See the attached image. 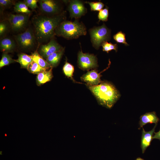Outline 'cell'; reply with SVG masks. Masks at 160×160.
Wrapping results in <instances>:
<instances>
[{
	"label": "cell",
	"instance_id": "cell-22",
	"mask_svg": "<svg viewBox=\"0 0 160 160\" xmlns=\"http://www.w3.org/2000/svg\"><path fill=\"white\" fill-rule=\"evenodd\" d=\"M27 69L29 72L37 74L44 71L47 70L42 68L33 61L29 65Z\"/></svg>",
	"mask_w": 160,
	"mask_h": 160
},
{
	"label": "cell",
	"instance_id": "cell-13",
	"mask_svg": "<svg viewBox=\"0 0 160 160\" xmlns=\"http://www.w3.org/2000/svg\"><path fill=\"white\" fill-rule=\"evenodd\" d=\"M17 47L15 39L9 37H5L0 39V49L3 53L13 51Z\"/></svg>",
	"mask_w": 160,
	"mask_h": 160
},
{
	"label": "cell",
	"instance_id": "cell-14",
	"mask_svg": "<svg viewBox=\"0 0 160 160\" xmlns=\"http://www.w3.org/2000/svg\"><path fill=\"white\" fill-rule=\"evenodd\" d=\"M159 119L156 115L155 112L146 113L141 115L140 118L139 127L138 129H140L144 126L147 124H157L159 121Z\"/></svg>",
	"mask_w": 160,
	"mask_h": 160
},
{
	"label": "cell",
	"instance_id": "cell-3",
	"mask_svg": "<svg viewBox=\"0 0 160 160\" xmlns=\"http://www.w3.org/2000/svg\"><path fill=\"white\" fill-rule=\"evenodd\" d=\"M87 33L85 25L76 20L74 21L66 20L61 22L55 30V35L67 39H76Z\"/></svg>",
	"mask_w": 160,
	"mask_h": 160
},
{
	"label": "cell",
	"instance_id": "cell-29",
	"mask_svg": "<svg viewBox=\"0 0 160 160\" xmlns=\"http://www.w3.org/2000/svg\"><path fill=\"white\" fill-rule=\"evenodd\" d=\"M38 1L39 0H24L23 1L28 7L33 10L39 8L37 4Z\"/></svg>",
	"mask_w": 160,
	"mask_h": 160
},
{
	"label": "cell",
	"instance_id": "cell-18",
	"mask_svg": "<svg viewBox=\"0 0 160 160\" xmlns=\"http://www.w3.org/2000/svg\"><path fill=\"white\" fill-rule=\"evenodd\" d=\"M31 55L33 60L42 68L46 70L52 68L51 65L40 55L37 50L32 52Z\"/></svg>",
	"mask_w": 160,
	"mask_h": 160
},
{
	"label": "cell",
	"instance_id": "cell-9",
	"mask_svg": "<svg viewBox=\"0 0 160 160\" xmlns=\"http://www.w3.org/2000/svg\"><path fill=\"white\" fill-rule=\"evenodd\" d=\"M63 48L56 40L52 38L47 44L39 45L37 50L40 55L46 60L50 55L61 50Z\"/></svg>",
	"mask_w": 160,
	"mask_h": 160
},
{
	"label": "cell",
	"instance_id": "cell-23",
	"mask_svg": "<svg viewBox=\"0 0 160 160\" xmlns=\"http://www.w3.org/2000/svg\"><path fill=\"white\" fill-rule=\"evenodd\" d=\"M16 62V60L13 59L7 53H3L0 61V68L9 65V64Z\"/></svg>",
	"mask_w": 160,
	"mask_h": 160
},
{
	"label": "cell",
	"instance_id": "cell-2",
	"mask_svg": "<svg viewBox=\"0 0 160 160\" xmlns=\"http://www.w3.org/2000/svg\"><path fill=\"white\" fill-rule=\"evenodd\" d=\"M87 86L96 98L99 104L108 109L111 108L121 96L115 86L111 83L103 81L97 85Z\"/></svg>",
	"mask_w": 160,
	"mask_h": 160
},
{
	"label": "cell",
	"instance_id": "cell-19",
	"mask_svg": "<svg viewBox=\"0 0 160 160\" xmlns=\"http://www.w3.org/2000/svg\"><path fill=\"white\" fill-rule=\"evenodd\" d=\"M14 10L17 13H25L30 15L31 13V11L28 9V7L23 1L16 2L14 5Z\"/></svg>",
	"mask_w": 160,
	"mask_h": 160
},
{
	"label": "cell",
	"instance_id": "cell-1",
	"mask_svg": "<svg viewBox=\"0 0 160 160\" xmlns=\"http://www.w3.org/2000/svg\"><path fill=\"white\" fill-rule=\"evenodd\" d=\"M66 12L53 16L40 14L34 15L31 18V22L34 33L39 44L49 41L55 35V31L57 27L65 20Z\"/></svg>",
	"mask_w": 160,
	"mask_h": 160
},
{
	"label": "cell",
	"instance_id": "cell-28",
	"mask_svg": "<svg viewBox=\"0 0 160 160\" xmlns=\"http://www.w3.org/2000/svg\"><path fill=\"white\" fill-rule=\"evenodd\" d=\"M14 1L11 0H0V9L1 11L5 9L11 7L15 3Z\"/></svg>",
	"mask_w": 160,
	"mask_h": 160
},
{
	"label": "cell",
	"instance_id": "cell-6",
	"mask_svg": "<svg viewBox=\"0 0 160 160\" xmlns=\"http://www.w3.org/2000/svg\"><path fill=\"white\" fill-rule=\"evenodd\" d=\"M111 33L110 30L104 24L90 30L91 41L93 47L96 49H99L103 42L110 40Z\"/></svg>",
	"mask_w": 160,
	"mask_h": 160
},
{
	"label": "cell",
	"instance_id": "cell-10",
	"mask_svg": "<svg viewBox=\"0 0 160 160\" xmlns=\"http://www.w3.org/2000/svg\"><path fill=\"white\" fill-rule=\"evenodd\" d=\"M68 10L71 18H78L84 15L87 12V9L84 4L77 0L69 1Z\"/></svg>",
	"mask_w": 160,
	"mask_h": 160
},
{
	"label": "cell",
	"instance_id": "cell-27",
	"mask_svg": "<svg viewBox=\"0 0 160 160\" xmlns=\"http://www.w3.org/2000/svg\"><path fill=\"white\" fill-rule=\"evenodd\" d=\"M108 9L106 7L105 8L99 11L98 15V18L99 20L106 21L108 20Z\"/></svg>",
	"mask_w": 160,
	"mask_h": 160
},
{
	"label": "cell",
	"instance_id": "cell-30",
	"mask_svg": "<svg viewBox=\"0 0 160 160\" xmlns=\"http://www.w3.org/2000/svg\"><path fill=\"white\" fill-rule=\"evenodd\" d=\"M154 134L153 139H158L160 140V129L159 132H154Z\"/></svg>",
	"mask_w": 160,
	"mask_h": 160
},
{
	"label": "cell",
	"instance_id": "cell-25",
	"mask_svg": "<svg viewBox=\"0 0 160 160\" xmlns=\"http://www.w3.org/2000/svg\"><path fill=\"white\" fill-rule=\"evenodd\" d=\"M103 50L108 53L109 52L113 50H115L116 52L117 51L118 47L117 44H113L111 42H108L107 41L103 42L101 45Z\"/></svg>",
	"mask_w": 160,
	"mask_h": 160
},
{
	"label": "cell",
	"instance_id": "cell-12",
	"mask_svg": "<svg viewBox=\"0 0 160 160\" xmlns=\"http://www.w3.org/2000/svg\"><path fill=\"white\" fill-rule=\"evenodd\" d=\"M157 125V124H155L152 129L148 132L145 131L143 128L141 141V148L143 154L145 152L147 148L151 145Z\"/></svg>",
	"mask_w": 160,
	"mask_h": 160
},
{
	"label": "cell",
	"instance_id": "cell-26",
	"mask_svg": "<svg viewBox=\"0 0 160 160\" xmlns=\"http://www.w3.org/2000/svg\"><path fill=\"white\" fill-rule=\"evenodd\" d=\"M86 3L89 4L91 10L93 11H99L102 9L104 5L103 3L100 1L97 2L86 1Z\"/></svg>",
	"mask_w": 160,
	"mask_h": 160
},
{
	"label": "cell",
	"instance_id": "cell-24",
	"mask_svg": "<svg viewBox=\"0 0 160 160\" xmlns=\"http://www.w3.org/2000/svg\"><path fill=\"white\" fill-rule=\"evenodd\" d=\"M113 38L118 43L124 44L126 46L129 45L126 41L125 34L121 31L118 32L113 36Z\"/></svg>",
	"mask_w": 160,
	"mask_h": 160
},
{
	"label": "cell",
	"instance_id": "cell-8",
	"mask_svg": "<svg viewBox=\"0 0 160 160\" xmlns=\"http://www.w3.org/2000/svg\"><path fill=\"white\" fill-rule=\"evenodd\" d=\"M77 63L79 67L84 71L96 68L98 66L95 56L93 54L84 53L81 50L78 54Z\"/></svg>",
	"mask_w": 160,
	"mask_h": 160
},
{
	"label": "cell",
	"instance_id": "cell-21",
	"mask_svg": "<svg viewBox=\"0 0 160 160\" xmlns=\"http://www.w3.org/2000/svg\"><path fill=\"white\" fill-rule=\"evenodd\" d=\"M11 29L10 25L7 20L1 21L0 23V39L4 38Z\"/></svg>",
	"mask_w": 160,
	"mask_h": 160
},
{
	"label": "cell",
	"instance_id": "cell-4",
	"mask_svg": "<svg viewBox=\"0 0 160 160\" xmlns=\"http://www.w3.org/2000/svg\"><path fill=\"white\" fill-rule=\"evenodd\" d=\"M30 25L24 32L14 36L17 47L23 51H30L36 48L37 49L39 45L33 26Z\"/></svg>",
	"mask_w": 160,
	"mask_h": 160
},
{
	"label": "cell",
	"instance_id": "cell-11",
	"mask_svg": "<svg viewBox=\"0 0 160 160\" xmlns=\"http://www.w3.org/2000/svg\"><path fill=\"white\" fill-rule=\"evenodd\" d=\"M101 73H98L95 69L92 70L83 75L81 79L82 81L87 83V85H97L103 81L100 79Z\"/></svg>",
	"mask_w": 160,
	"mask_h": 160
},
{
	"label": "cell",
	"instance_id": "cell-5",
	"mask_svg": "<svg viewBox=\"0 0 160 160\" xmlns=\"http://www.w3.org/2000/svg\"><path fill=\"white\" fill-rule=\"evenodd\" d=\"M30 15L22 13L10 14L7 20L10 23L12 31L20 33L24 32L29 26Z\"/></svg>",
	"mask_w": 160,
	"mask_h": 160
},
{
	"label": "cell",
	"instance_id": "cell-15",
	"mask_svg": "<svg viewBox=\"0 0 160 160\" xmlns=\"http://www.w3.org/2000/svg\"><path fill=\"white\" fill-rule=\"evenodd\" d=\"M65 51L63 48L61 50L55 52L49 56L46 60L52 68L56 67L59 64Z\"/></svg>",
	"mask_w": 160,
	"mask_h": 160
},
{
	"label": "cell",
	"instance_id": "cell-31",
	"mask_svg": "<svg viewBox=\"0 0 160 160\" xmlns=\"http://www.w3.org/2000/svg\"><path fill=\"white\" fill-rule=\"evenodd\" d=\"M135 160H145L143 158H142L140 157H138Z\"/></svg>",
	"mask_w": 160,
	"mask_h": 160
},
{
	"label": "cell",
	"instance_id": "cell-17",
	"mask_svg": "<svg viewBox=\"0 0 160 160\" xmlns=\"http://www.w3.org/2000/svg\"><path fill=\"white\" fill-rule=\"evenodd\" d=\"M16 62L20 63L21 67L23 68H27L29 65L33 61L31 55L21 53L18 55V59Z\"/></svg>",
	"mask_w": 160,
	"mask_h": 160
},
{
	"label": "cell",
	"instance_id": "cell-20",
	"mask_svg": "<svg viewBox=\"0 0 160 160\" xmlns=\"http://www.w3.org/2000/svg\"><path fill=\"white\" fill-rule=\"evenodd\" d=\"M63 71L65 75L68 78H70L75 83L82 84L76 81L73 78V74L74 68L73 65L68 62L67 60L65 62L63 67Z\"/></svg>",
	"mask_w": 160,
	"mask_h": 160
},
{
	"label": "cell",
	"instance_id": "cell-16",
	"mask_svg": "<svg viewBox=\"0 0 160 160\" xmlns=\"http://www.w3.org/2000/svg\"><path fill=\"white\" fill-rule=\"evenodd\" d=\"M52 68L49 70L44 71L37 74L36 77V83L39 86L51 80L53 77Z\"/></svg>",
	"mask_w": 160,
	"mask_h": 160
},
{
	"label": "cell",
	"instance_id": "cell-7",
	"mask_svg": "<svg viewBox=\"0 0 160 160\" xmlns=\"http://www.w3.org/2000/svg\"><path fill=\"white\" fill-rule=\"evenodd\" d=\"M39 14L48 16H53L61 13L62 8L61 4L58 1L39 0Z\"/></svg>",
	"mask_w": 160,
	"mask_h": 160
}]
</instances>
